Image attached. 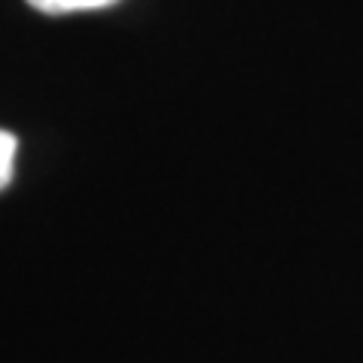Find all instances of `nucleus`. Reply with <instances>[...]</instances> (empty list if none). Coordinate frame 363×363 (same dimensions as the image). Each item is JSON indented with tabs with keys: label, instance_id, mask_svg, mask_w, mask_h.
Returning a JSON list of instances; mask_svg holds the SVG:
<instances>
[{
	"label": "nucleus",
	"instance_id": "2",
	"mask_svg": "<svg viewBox=\"0 0 363 363\" xmlns=\"http://www.w3.org/2000/svg\"><path fill=\"white\" fill-rule=\"evenodd\" d=\"M16 152H18V140L9 130H0V188H6L13 182Z\"/></svg>",
	"mask_w": 363,
	"mask_h": 363
},
{
	"label": "nucleus",
	"instance_id": "1",
	"mask_svg": "<svg viewBox=\"0 0 363 363\" xmlns=\"http://www.w3.org/2000/svg\"><path fill=\"white\" fill-rule=\"evenodd\" d=\"M33 9L45 16H67V13H88V9H106L118 0H28Z\"/></svg>",
	"mask_w": 363,
	"mask_h": 363
}]
</instances>
